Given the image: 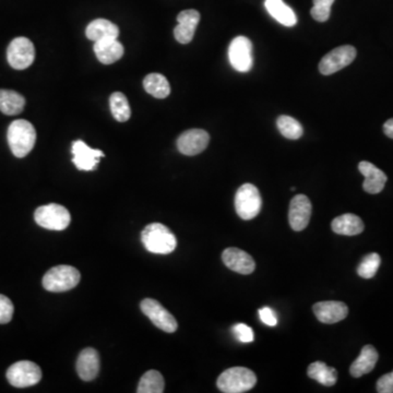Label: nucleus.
<instances>
[{
	"label": "nucleus",
	"mask_w": 393,
	"mask_h": 393,
	"mask_svg": "<svg viewBox=\"0 0 393 393\" xmlns=\"http://www.w3.org/2000/svg\"><path fill=\"white\" fill-rule=\"evenodd\" d=\"M141 241L147 251L157 255H169L177 246L176 236L161 223H152L143 229Z\"/></svg>",
	"instance_id": "obj_1"
},
{
	"label": "nucleus",
	"mask_w": 393,
	"mask_h": 393,
	"mask_svg": "<svg viewBox=\"0 0 393 393\" xmlns=\"http://www.w3.org/2000/svg\"><path fill=\"white\" fill-rule=\"evenodd\" d=\"M7 139L11 152L15 156L22 159L29 154L35 146V128L28 120H15L8 128Z\"/></svg>",
	"instance_id": "obj_2"
},
{
	"label": "nucleus",
	"mask_w": 393,
	"mask_h": 393,
	"mask_svg": "<svg viewBox=\"0 0 393 393\" xmlns=\"http://www.w3.org/2000/svg\"><path fill=\"white\" fill-rule=\"evenodd\" d=\"M257 384V377L253 370L246 367H233L225 370L217 378V386L222 392L243 393L253 389Z\"/></svg>",
	"instance_id": "obj_3"
},
{
	"label": "nucleus",
	"mask_w": 393,
	"mask_h": 393,
	"mask_svg": "<svg viewBox=\"0 0 393 393\" xmlns=\"http://www.w3.org/2000/svg\"><path fill=\"white\" fill-rule=\"evenodd\" d=\"M80 282V272L72 266H57L52 268L43 278L46 291L62 293L76 287Z\"/></svg>",
	"instance_id": "obj_4"
},
{
	"label": "nucleus",
	"mask_w": 393,
	"mask_h": 393,
	"mask_svg": "<svg viewBox=\"0 0 393 393\" xmlns=\"http://www.w3.org/2000/svg\"><path fill=\"white\" fill-rule=\"evenodd\" d=\"M36 223L50 231H64L69 227L72 217L69 211L57 203L42 205L34 213Z\"/></svg>",
	"instance_id": "obj_5"
},
{
	"label": "nucleus",
	"mask_w": 393,
	"mask_h": 393,
	"mask_svg": "<svg viewBox=\"0 0 393 393\" xmlns=\"http://www.w3.org/2000/svg\"><path fill=\"white\" fill-rule=\"evenodd\" d=\"M262 199L257 187L253 183H244L235 195V210L245 221L255 219L260 213Z\"/></svg>",
	"instance_id": "obj_6"
},
{
	"label": "nucleus",
	"mask_w": 393,
	"mask_h": 393,
	"mask_svg": "<svg viewBox=\"0 0 393 393\" xmlns=\"http://www.w3.org/2000/svg\"><path fill=\"white\" fill-rule=\"evenodd\" d=\"M7 379L16 388H28L38 384L42 379V370L35 363L20 360L9 367Z\"/></svg>",
	"instance_id": "obj_7"
},
{
	"label": "nucleus",
	"mask_w": 393,
	"mask_h": 393,
	"mask_svg": "<svg viewBox=\"0 0 393 393\" xmlns=\"http://www.w3.org/2000/svg\"><path fill=\"white\" fill-rule=\"evenodd\" d=\"M7 59L13 69L24 70L29 68L35 59V48L26 38H16L7 48Z\"/></svg>",
	"instance_id": "obj_8"
},
{
	"label": "nucleus",
	"mask_w": 393,
	"mask_h": 393,
	"mask_svg": "<svg viewBox=\"0 0 393 393\" xmlns=\"http://www.w3.org/2000/svg\"><path fill=\"white\" fill-rule=\"evenodd\" d=\"M140 307L143 314H146L156 328L167 334L176 331L178 324L174 316L165 309L157 300L146 298L141 302Z\"/></svg>",
	"instance_id": "obj_9"
},
{
	"label": "nucleus",
	"mask_w": 393,
	"mask_h": 393,
	"mask_svg": "<svg viewBox=\"0 0 393 393\" xmlns=\"http://www.w3.org/2000/svg\"><path fill=\"white\" fill-rule=\"evenodd\" d=\"M229 59L234 69L248 72L253 68V44L245 36H237L229 47Z\"/></svg>",
	"instance_id": "obj_10"
},
{
	"label": "nucleus",
	"mask_w": 393,
	"mask_h": 393,
	"mask_svg": "<svg viewBox=\"0 0 393 393\" xmlns=\"http://www.w3.org/2000/svg\"><path fill=\"white\" fill-rule=\"evenodd\" d=\"M356 50L351 45L338 46L328 52L319 64V72L324 76L336 74L348 67L355 59Z\"/></svg>",
	"instance_id": "obj_11"
},
{
	"label": "nucleus",
	"mask_w": 393,
	"mask_h": 393,
	"mask_svg": "<svg viewBox=\"0 0 393 393\" xmlns=\"http://www.w3.org/2000/svg\"><path fill=\"white\" fill-rule=\"evenodd\" d=\"M210 136L207 131L203 129H190L185 131L177 139V148L183 155L199 154L207 149L209 144Z\"/></svg>",
	"instance_id": "obj_12"
},
{
	"label": "nucleus",
	"mask_w": 393,
	"mask_h": 393,
	"mask_svg": "<svg viewBox=\"0 0 393 393\" xmlns=\"http://www.w3.org/2000/svg\"><path fill=\"white\" fill-rule=\"evenodd\" d=\"M312 203L305 195H297L292 199L288 211V222L292 229L300 232L305 229L312 217Z\"/></svg>",
	"instance_id": "obj_13"
},
{
	"label": "nucleus",
	"mask_w": 393,
	"mask_h": 393,
	"mask_svg": "<svg viewBox=\"0 0 393 393\" xmlns=\"http://www.w3.org/2000/svg\"><path fill=\"white\" fill-rule=\"evenodd\" d=\"M72 162L80 171H93L98 166L101 157L105 156L104 153L98 149H91L82 140L72 143Z\"/></svg>",
	"instance_id": "obj_14"
},
{
	"label": "nucleus",
	"mask_w": 393,
	"mask_h": 393,
	"mask_svg": "<svg viewBox=\"0 0 393 393\" xmlns=\"http://www.w3.org/2000/svg\"><path fill=\"white\" fill-rule=\"evenodd\" d=\"M312 312L322 324H334L348 317V308L342 302L326 300L314 304Z\"/></svg>",
	"instance_id": "obj_15"
},
{
	"label": "nucleus",
	"mask_w": 393,
	"mask_h": 393,
	"mask_svg": "<svg viewBox=\"0 0 393 393\" xmlns=\"http://www.w3.org/2000/svg\"><path fill=\"white\" fill-rule=\"evenodd\" d=\"M222 260L232 271L239 274H251L255 271L256 262L254 258L239 248H227L222 254Z\"/></svg>",
	"instance_id": "obj_16"
},
{
	"label": "nucleus",
	"mask_w": 393,
	"mask_h": 393,
	"mask_svg": "<svg viewBox=\"0 0 393 393\" xmlns=\"http://www.w3.org/2000/svg\"><path fill=\"white\" fill-rule=\"evenodd\" d=\"M178 25L174 29V35L181 44H188L193 41L195 29L200 22V13L197 10H183L177 17Z\"/></svg>",
	"instance_id": "obj_17"
},
{
	"label": "nucleus",
	"mask_w": 393,
	"mask_h": 393,
	"mask_svg": "<svg viewBox=\"0 0 393 393\" xmlns=\"http://www.w3.org/2000/svg\"><path fill=\"white\" fill-rule=\"evenodd\" d=\"M76 372L84 382H91L100 372V355L92 348H84L76 360Z\"/></svg>",
	"instance_id": "obj_18"
},
{
	"label": "nucleus",
	"mask_w": 393,
	"mask_h": 393,
	"mask_svg": "<svg viewBox=\"0 0 393 393\" xmlns=\"http://www.w3.org/2000/svg\"><path fill=\"white\" fill-rule=\"evenodd\" d=\"M358 169L365 177L364 183H363L364 190L372 195L382 193L386 185L387 179H388L382 169H379L378 167L367 161L360 162L358 164Z\"/></svg>",
	"instance_id": "obj_19"
},
{
	"label": "nucleus",
	"mask_w": 393,
	"mask_h": 393,
	"mask_svg": "<svg viewBox=\"0 0 393 393\" xmlns=\"http://www.w3.org/2000/svg\"><path fill=\"white\" fill-rule=\"evenodd\" d=\"M94 52L98 62L104 64H114L124 55V46L117 38H106L94 42Z\"/></svg>",
	"instance_id": "obj_20"
},
{
	"label": "nucleus",
	"mask_w": 393,
	"mask_h": 393,
	"mask_svg": "<svg viewBox=\"0 0 393 393\" xmlns=\"http://www.w3.org/2000/svg\"><path fill=\"white\" fill-rule=\"evenodd\" d=\"M378 358V352L374 346H370V344L365 346L362 348L360 356L354 360L352 366H351V375L354 378H360L364 375L370 374L376 366Z\"/></svg>",
	"instance_id": "obj_21"
},
{
	"label": "nucleus",
	"mask_w": 393,
	"mask_h": 393,
	"mask_svg": "<svg viewBox=\"0 0 393 393\" xmlns=\"http://www.w3.org/2000/svg\"><path fill=\"white\" fill-rule=\"evenodd\" d=\"M86 38L91 41L98 42L106 38H117L120 29L116 24L106 19H96L91 22L86 29Z\"/></svg>",
	"instance_id": "obj_22"
},
{
	"label": "nucleus",
	"mask_w": 393,
	"mask_h": 393,
	"mask_svg": "<svg viewBox=\"0 0 393 393\" xmlns=\"http://www.w3.org/2000/svg\"><path fill=\"white\" fill-rule=\"evenodd\" d=\"M364 222L362 219L353 213L340 215L331 223L332 231L340 235H358L364 231Z\"/></svg>",
	"instance_id": "obj_23"
},
{
	"label": "nucleus",
	"mask_w": 393,
	"mask_h": 393,
	"mask_svg": "<svg viewBox=\"0 0 393 393\" xmlns=\"http://www.w3.org/2000/svg\"><path fill=\"white\" fill-rule=\"evenodd\" d=\"M265 7L269 15L279 23L285 26H294L297 23L295 12L283 0H266Z\"/></svg>",
	"instance_id": "obj_24"
},
{
	"label": "nucleus",
	"mask_w": 393,
	"mask_h": 393,
	"mask_svg": "<svg viewBox=\"0 0 393 393\" xmlns=\"http://www.w3.org/2000/svg\"><path fill=\"white\" fill-rule=\"evenodd\" d=\"M25 106L23 96L12 90H0V112L7 116L21 114Z\"/></svg>",
	"instance_id": "obj_25"
},
{
	"label": "nucleus",
	"mask_w": 393,
	"mask_h": 393,
	"mask_svg": "<svg viewBox=\"0 0 393 393\" xmlns=\"http://www.w3.org/2000/svg\"><path fill=\"white\" fill-rule=\"evenodd\" d=\"M308 377L326 387H332L338 380V372L334 367L326 366V363L314 362L307 370Z\"/></svg>",
	"instance_id": "obj_26"
},
{
	"label": "nucleus",
	"mask_w": 393,
	"mask_h": 393,
	"mask_svg": "<svg viewBox=\"0 0 393 393\" xmlns=\"http://www.w3.org/2000/svg\"><path fill=\"white\" fill-rule=\"evenodd\" d=\"M143 88L156 98H165L171 93L167 79L161 74H150L143 80Z\"/></svg>",
	"instance_id": "obj_27"
},
{
	"label": "nucleus",
	"mask_w": 393,
	"mask_h": 393,
	"mask_svg": "<svg viewBox=\"0 0 393 393\" xmlns=\"http://www.w3.org/2000/svg\"><path fill=\"white\" fill-rule=\"evenodd\" d=\"M165 382L162 375L157 370H149L143 375L138 385L137 392L162 393L164 391Z\"/></svg>",
	"instance_id": "obj_28"
},
{
	"label": "nucleus",
	"mask_w": 393,
	"mask_h": 393,
	"mask_svg": "<svg viewBox=\"0 0 393 393\" xmlns=\"http://www.w3.org/2000/svg\"><path fill=\"white\" fill-rule=\"evenodd\" d=\"M110 112L117 122L125 123L130 118L131 110L125 94L115 92L110 98Z\"/></svg>",
	"instance_id": "obj_29"
},
{
	"label": "nucleus",
	"mask_w": 393,
	"mask_h": 393,
	"mask_svg": "<svg viewBox=\"0 0 393 393\" xmlns=\"http://www.w3.org/2000/svg\"><path fill=\"white\" fill-rule=\"evenodd\" d=\"M278 129L285 138L297 140L303 136L304 129L293 117L282 115L277 120Z\"/></svg>",
	"instance_id": "obj_30"
},
{
	"label": "nucleus",
	"mask_w": 393,
	"mask_h": 393,
	"mask_svg": "<svg viewBox=\"0 0 393 393\" xmlns=\"http://www.w3.org/2000/svg\"><path fill=\"white\" fill-rule=\"evenodd\" d=\"M380 262H382V258L378 254L372 253L365 256L358 268V275L364 279H372L376 275L380 267Z\"/></svg>",
	"instance_id": "obj_31"
},
{
	"label": "nucleus",
	"mask_w": 393,
	"mask_h": 393,
	"mask_svg": "<svg viewBox=\"0 0 393 393\" xmlns=\"http://www.w3.org/2000/svg\"><path fill=\"white\" fill-rule=\"evenodd\" d=\"M314 7L310 10L312 17L316 21L326 22L331 15V6L334 0H312Z\"/></svg>",
	"instance_id": "obj_32"
},
{
	"label": "nucleus",
	"mask_w": 393,
	"mask_h": 393,
	"mask_svg": "<svg viewBox=\"0 0 393 393\" xmlns=\"http://www.w3.org/2000/svg\"><path fill=\"white\" fill-rule=\"evenodd\" d=\"M13 304L7 296L0 294V324H6L11 321L13 316Z\"/></svg>",
	"instance_id": "obj_33"
},
{
	"label": "nucleus",
	"mask_w": 393,
	"mask_h": 393,
	"mask_svg": "<svg viewBox=\"0 0 393 393\" xmlns=\"http://www.w3.org/2000/svg\"><path fill=\"white\" fill-rule=\"evenodd\" d=\"M234 332H235V336H237V338L241 342H244V343H251V342L255 340L253 329H251V326H246V324H236L234 326Z\"/></svg>",
	"instance_id": "obj_34"
},
{
	"label": "nucleus",
	"mask_w": 393,
	"mask_h": 393,
	"mask_svg": "<svg viewBox=\"0 0 393 393\" xmlns=\"http://www.w3.org/2000/svg\"><path fill=\"white\" fill-rule=\"evenodd\" d=\"M377 391L379 393H393V370L379 378Z\"/></svg>",
	"instance_id": "obj_35"
},
{
	"label": "nucleus",
	"mask_w": 393,
	"mask_h": 393,
	"mask_svg": "<svg viewBox=\"0 0 393 393\" xmlns=\"http://www.w3.org/2000/svg\"><path fill=\"white\" fill-rule=\"evenodd\" d=\"M259 314L260 319H261L263 324L270 326H277L278 318L275 314H274L273 310L268 307L261 308V309L259 310Z\"/></svg>",
	"instance_id": "obj_36"
},
{
	"label": "nucleus",
	"mask_w": 393,
	"mask_h": 393,
	"mask_svg": "<svg viewBox=\"0 0 393 393\" xmlns=\"http://www.w3.org/2000/svg\"><path fill=\"white\" fill-rule=\"evenodd\" d=\"M384 131L385 134H386L389 138L393 139V118L389 120L388 122H386V124L384 125Z\"/></svg>",
	"instance_id": "obj_37"
}]
</instances>
